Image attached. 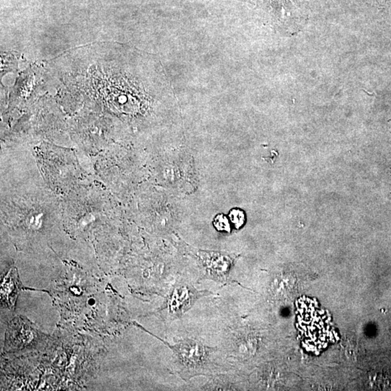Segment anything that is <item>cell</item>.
Returning a JSON list of instances; mask_svg holds the SVG:
<instances>
[{
  "instance_id": "cell-1",
  "label": "cell",
  "mask_w": 391,
  "mask_h": 391,
  "mask_svg": "<svg viewBox=\"0 0 391 391\" xmlns=\"http://www.w3.org/2000/svg\"><path fill=\"white\" fill-rule=\"evenodd\" d=\"M135 325L162 341L173 352L180 369V375L183 378L189 379L196 375H206L204 372L207 370L211 356L217 350L216 349L207 347L199 341L190 338L181 340L171 345L162 338L147 331L139 324L135 322Z\"/></svg>"
},
{
  "instance_id": "cell-2",
  "label": "cell",
  "mask_w": 391,
  "mask_h": 391,
  "mask_svg": "<svg viewBox=\"0 0 391 391\" xmlns=\"http://www.w3.org/2000/svg\"><path fill=\"white\" fill-rule=\"evenodd\" d=\"M211 294L213 293L206 290L198 291L191 284L178 282L170 290L164 304L155 314L166 317V319L181 317L193 307L198 299Z\"/></svg>"
},
{
  "instance_id": "cell-3",
  "label": "cell",
  "mask_w": 391,
  "mask_h": 391,
  "mask_svg": "<svg viewBox=\"0 0 391 391\" xmlns=\"http://www.w3.org/2000/svg\"><path fill=\"white\" fill-rule=\"evenodd\" d=\"M196 257L202 268L203 279H209L220 283H231L230 277L233 266V259L221 253L198 251Z\"/></svg>"
},
{
  "instance_id": "cell-4",
  "label": "cell",
  "mask_w": 391,
  "mask_h": 391,
  "mask_svg": "<svg viewBox=\"0 0 391 391\" xmlns=\"http://www.w3.org/2000/svg\"><path fill=\"white\" fill-rule=\"evenodd\" d=\"M22 287L23 286L16 268H11L1 282V304L7 306L10 310H14L17 297L21 291Z\"/></svg>"
},
{
  "instance_id": "cell-5",
  "label": "cell",
  "mask_w": 391,
  "mask_h": 391,
  "mask_svg": "<svg viewBox=\"0 0 391 391\" xmlns=\"http://www.w3.org/2000/svg\"><path fill=\"white\" fill-rule=\"evenodd\" d=\"M231 223L236 228H240L245 222V215L243 211L238 209H232L230 212Z\"/></svg>"
},
{
  "instance_id": "cell-6",
  "label": "cell",
  "mask_w": 391,
  "mask_h": 391,
  "mask_svg": "<svg viewBox=\"0 0 391 391\" xmlns=\"http://www.w3.org/2000/svg\"><path fill=\"white\" fill-rule=\"evenodd\" d=\"M214 226L219 231H225V232L231 231L229 220L223 215H219L215 217L214 220Z\"/></svg>"
}]
</instances>
